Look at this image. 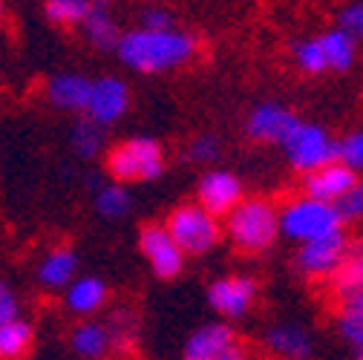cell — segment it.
Returning a JSON list of instances; mask_svg holds the SVG:
<instances>
[{
  "label": "cell",
  "instance_id": "1",
  "mask_svg": "<svg viewBox=\"0 0 363 360\" xmlns=\"http://www.w3.org/2000/svg\"><path fill=\"white\" fill-rule=\"evenodd\" d=\"M116 52L124 67L145 75H156V72H170L191 64L196 58V38L176 26L170 29L139 26L133 32H121Z\"/></svg>",
  "mask_w": 363,
  "mask_h": 360
},
{
  "label": "cell",
  "instance_id": "2",
  "mask_svg": "<svg viewBox=\"0 0 363 360\" xmlns=\"http://www.w3.org/2000/svg\"><path fill=\"white\" fill-rule=\"evenodd\" d=\"M222 219H225L222 234H228L231 245L240 254H262L280 237L277 205L262 196H251V199L242 196Z\"/></svg>",
  "mask_w": 363,
  "mask_h": 360
},
{
  "label": "cell",
  "instance_id": "3",
  "mask_svg": "<svg viewBox=\"0 0 363 360\" xmlns=\"http://www.w3.org/2000/svg\"><path fill=\"white\" fill-rule=\"evenodd\" d=\"M277 216H280V234L297 245L317 240V237H326L332 231H340L346 225L335 202H323L306 193L283 202L277 208Z\"/></svg>",
  "mask_w": 363,
  "mask_h": 360
},
{
  "label": "cell",
  "instance_id": "4",
  "mask_svg": "<svg viewBox=\"0 0 363 360\" xmlns=\"http://www.w3.org/2000/svg\"><path fill=\"white\" fill-rule=\"evenodd\" d=\"M104 170L110 173V179H116L121 185L153 182V179L164 173V150L150 136H133L110 147L104 159Z\"/></svg>",
  "mask_w": 363,
  "mask_h": 360
},
{
  "label": "cell",
  "instance_id": "5",
  "mask_svg": "<svg viewBox=\"0 0 363 360\" xmlns=\"http://www.w3.org/2000/svg\"><path fill=\"white\" fill-rule=\"evenodd\" d=\"M164 228L173 242L185 251V257H202L222 242V222L199 202L179 205L167 213Z\"/></svg>",
  "mask_w": 363,
  "mask_h": 360
},
{
  "label": "cell",
  "instance_id": "6",
  "mask_svg": "<svg viewBox=\"0 0 363 360\" xmlns=\"http://www.w3.org/2000/svg\"><path fill=\"white\" fill-rule=\"evenodd\" d=\"M182 360H251V349L228 320H213L191 332Z\"/></svg>",
  "mask_w": 363,
  "mask_h": 360
},
{
  "label": "cell",
  "instance_id": "7",
  "mask_svg": "<svg viewBox=\"0 0 363 360\" xmlns=\"http://www.w3.org/2000/svg\"><path fill=\"white\" fill-rule=\"evenodd\" d=\"M283 147H286L289 164L294 170H300V173H308L314 167L337 159V142L320 124L297 121V127L289 133V139L283 142Z\"/></svg>",
  "mask_w": 363,
  "mask_h": 360
},
{
  "label": "cell",
  "instance_id": "8",
  "mask_svg": "<svg viewBox=\"0 0 363 360\" xmlns=\"http://www.w3.org/2000/svg\"><path fill=\"white\" fill-rule=\"evenodd\" d=\"M257 294H259V286L254 277L228 274V277H219L208 286V305L222 320L234 323V320H242L251 314V308L257 305Z\"/></svg>",
  "mask_w": 363,
  "mask_h": 360
},
{
  "label": "cell",
  "instance_id": "9",
  "mask_svg": "<svg viewBox=\"0 0 363 360\" xmlns=\"http://www.w3.org/2000/svg\"><path fill=\"white\" fill-rule=\"evenodd\" d=\"M346 248H349L346 228L332 231L326 237H317V240H308V242H300V251H297L300 274L308 277V280H326L340 265Z\"/></svg>",
  "mask_w": 363,
  "mask_h": 360
},
{
  "label": "cell",
  "instance_id": "10",
  "mask_svg": "<svg viewBox=\"0 0 363 360\" xmlns=\"http://www.w3.org/2000/svg\"><path fill=\"white\" fill-rule=\"evenodd\" d=\"M127 110H130V86L121 78H116V75L93 78L86 107H84L86 118H93L101 127H113L116 121H121L127 116Z\"/></svg>",
  "mask_w": 363,
  "mask_h": 360
},
{
  "label": "cell",
  "instance_id": "11",
  "mask_svg": "<svg viewBox=\"0 0 363 360\" xmlns=\"http://www.w3.org/2000/svg\"><path fill=\"white\" fill-rule=\"evenodd\" d=\"M139 248L150 265V271L159 280H176L182 271H185V251H182L173 237L167 234L164 225H147L139 234Z\"/></svg>",
  "mask_w": 363,
  "mask_h": 360
},
{
  "label": "cell",
  "instance_id": "12",
  "mask_svg": "<svg viewBox=\"0 0 363 360\" xmlns=\"http://www.w3.org/2000/svg\"><path fill=\"white\" fill-rule=\"evenodd\" d=\"M242 196H245L242 182H240V176L231 173V170H208V173H202L199 185H196V202L219 219L228 213Z\"/></svg>",
  "mask_w": 363,
  "mask_h": 360
},
{
  "label": "cell",
  "instance_id": "13",
  "mask_svg": "<svg viewBox=\"0 0 363 360\" xmlns=\"http://www.w3.org/2000/svg\"><path fill=\"white\" fill-rule=\"evenodd\" d=\"M297 116L283 107V104H259L251 110V116L245 118V133L248 139L262 142V145H283L289 139V133L297 127Z\"/></svg>",
  "mask_w": 363,
  "mask_h": 360
},
{
  "label": "cell",
  "instance_id": "14",
  "mask_svg": "<svg viewBox=\"0 0 363 360\" xmlns=\"http://www.w3.org/2000/svg\"><path fill=\"white\" fill-rule=\"evenodd\" d=\"M326 280H329V297L335 300V305L363 300V240H349V248L340 265Z\"/></svg>",
  "mask_w": 363,
  "mask_h": 360
},
{
  "label": "cell",
  "instance_id": "15",
  "mask_svg": "<svg viewBox=\"0 0 363 360\" xmlns=\"http://www.w3.org/2000/svg\"><path fill=\"white\" fill-rule=\"evenodd\" d=\"M357 173L352 167H346L343 162H326L320 167H314L308 173H303V193L323 199V202H340V196L354 185Z\"/></svg>",
  "mask_w": 363,
  "mask_h": 360
},
{
  "label": "cell",
  "instance_id": "16",
  "mask_svg": "<svg viewBox=\"0 0 363 360\" xmlns=\"http://www.w3.org/2000/svg\"><path fill=\"white\" fill-rule=\"evenodd\" d=\"M265 349L280 360H311L314 357V337L308 329L297 323H277L262 337Z\"/></svg>",
  "mask_w": 363,
  "mask_h": 360
},
{
  "label": "cell",
  "instance_id": "17",
  "mask_svg": "<svg viewBox=\"0 0 363 360\" xmlns=\"http://www.w3.org/2000/svg\"><path fill=\"white\" fill-rule=\"evenodd\" d=\"M107 297H110L107 283L93 274H86V277L75 274L64 288V305H67V311L78 314V317H93V314H99L107 305Z\"/></svg>",
  "mask_w": 363,
  "mask_h": 360
},
{
  "label": "cell",
  "instance_id": "18",
  "mask_svg": "<svg viewBox=\"0 0 363 360\" xmlns=\"http://www.w3.org/2000/svg\"><path fill=\"white\" fill-rule=\"evenodd\" d=\"M89 84H93V78H86L81 72H58L47 84V101L64 113H84Z\"/></svg>",
  "mask_w": 363,
  "mask_h": 360
},
{
  "label": "cell",
  "instance_id": "19",
  "mask_svg": "<svg viewBox=\"0 0 363 360\" xmlns=\"http://www.w3.org/2000/svg\"><path fill=\"white\" fill-rule=\"evenodd\" d=\"M81 32H84L86 43H93L96 50H104V52L116 50V43L121 38V29L116 23L110 0H93V4H89L86 18L81 21Z\"/></svg>",
  "mask_w": 363,
  "mask_h": 360
},
{
  "label": "cell",
  "instance_id": "20",
  "mask_svg": "<svg viewBox=\"0 0 363 360\" xmlns=\"http://www.w3.org/2000/svg\"><path fill=\"white\" fill-rule=\"evenodd\" d=\"M69 346L81 360H99V357L113 354L107 323L93 320V317H81V323H75V329L69 332Z\"/></svg>",
  "mask_w": 363,
  "mask_h": 360
},
{
  "label": "cell",
  "instance_id": "21",
  "mask_svg": "<svg viewBox=\"0 0 363 360\" xmlns=\"http://www.w3.org/2000/svg\"><path fill=\"white\" fill-rule=\"evenodd\" d=\"M75 274H78V257L64 245L43 254L38 262V283L50 291H64Z\"/></svg>",
  "mask_w": 363,
  "mask_h": 360
},
{
  "label": "cell",
  "instance_id": "22",
  "mask_svg": "<svg viewBox=\"0 0 363 360\" xmlns=\"http://www.w3.org/2000/svg\"><path fill=\"white\" fill-rule=\"evenodd\" d=\"M35 329L21 317L0 323V360H23L32 351Z\"/></svg>",
  "mask_w": 363,
  "mask_h": 360
},
{
  "label": "cell",
  "instance_id": "23",
  "mask_svg": "<svg viewBox=\"0 0 363 360\" xmlns=\"http://www.w3.org/2000/svg\"><path fill=\"white\" fill-rule=\"evenodd\" d=\"M320 40V50H323V58H326V69H335V72H343L354 64V50H357V40L343 32L340 26L337 29H329L326 35L317 38Z\"/></svg>",
  "mask_w": 363,
  "mask_h": 360
},
{
  "label": "cell",
  "instance_id": "24",
  "mask_svg": "<svg viewBox=\"0 0 363 360\" xmlns=\"http://www.w3.org/2000/svg\"><path fill=\"white\" fill-rule=\"evenodd\" d=\"M69 145H72V150H75L78 159H86V162L99 159V156L104 153V147H107L104 127L96 124L93 118L84 116L81 121H75V127H72V133H69Z\"/></svg>",
  "mask_w": 363,
  "mask_h": 360
},
{
  "label": "cell",
  "instance_id": "25",
  "mask_svg": "<svg viewBox=\"0 0 363 360\" xmlns=\"http://www.w3.org/2000/svg\"><path fill=\"white\" fill-rule=\"evenodd\" d=\"M107 329H110L116 354H130L135 349V340H139V317H135L133 308H127V305L116 308L107 320Z\"/></svg>",
  "mask_w": 363,
  "mask_h": 360
},
{
  "label": "cell",
  "instance_id": "26",
  "mask_svg": "<svg viewBox=\"0 0 363 360\" xmlns=\"http://www.w3.org/2000/svg\"><path fill=\"white\" fill-rule=\"evenodd\" d=\"M130 208H133V196L121 182H116V179L96 188V210H99L101 219L118 222L130 213Z\"/></svg>",
  "mask_w": 363,
  "mask_h": 360
},
{
  "label": "cell",
  "instance_id": "27",
  "mask_svg": "<svg viewBox=\"0 0 363 360\" xmlns=\"http://www.w3.org/2000/svg\"><path fill=\"white\" fill-rule=\"evenodd\" d=\"M335 326H337V334L352 349H357L363 343V300L340 303L337 305V314H335Z\"/></svg>",
  "mask_w": 363,
  "mask_h": 360
},
{
  "label": "cell",
  "instance_id": "28",
  "mask_svg": "<svg viewBox=\"0 0 363 360\" xmlns=\"http://www.w3.org/2000/svg\"><path fill=\"white\" fill-rule=\"evenodd\" d=\"M93 0H47L43 4V15L55 26H81V21L89 12Z\"/></svg>",
  "mask_w": 363,
  "mask_h": 360
},
{
  "label": "cell",
  "instance_id": "29",
  "mask_svg": "<svg viewBox=\"0 0 363 360\" xmlns=\"http://www.w3.org/2000/svg\"><path fill=\"white\" fill-rule=\"evenodd\" d=\"M294 61L303 72H326V58H323V50H320V40L317 38H308V40H300L294 43Z\"/></svg>",
  "mask_w": 363,
  "mask_h": 360
},
{
  "label": "cell",
  "instance_id": "30",
  "mask_svg": "<svg viewBox=\"0 0 363 360\" xmlns=\"http://www.w3.org/2000/svg\"><path fill=\"white\" fill-rule=\"evenodd\" d=\"M337 162L352 167L357 176L363 173V130H354L337 142Z\"/></svg>",
  "mask_w": 363,
  "mask_h": 360
},
{
  "label": "cell",
  "instance_id": "31",
  "mask_svg": "<svg viewBox=\"0 0 363 360\" xmlns=\"http://www.w3.org/2000/svg\"><path fill=\"white\" fill-rule=\"evenodd\" d=\"M337 210L346 222H354V219H363V176L354 179V185L340 196L337 202Z\"/></svg>",
  "mask_w": 363,
  "mask_h": 360
},
{
  "label": "cell",
  "instance_id": "32",
  "mask_svg": "<svg viewBox=\"0 0 363 360\" xmlns=\"http://www.w3.org/2000/svg\"><path fill=\"white\" fill-rule=\"evenodd\" d=\"M219 153H222V145H219L216 136H211V133H202V136H196L191 142V147H188V156L196 164H211V162H216Z\"/></svg>",
  "mask_w": 363,
  "mask_h": 360
},
{
  "label": "cell",
  "instance_id": "33",
  "mask_svg": "<svg viewBox=\"0 0 363 360\" xmlns=\"http://www.w3.org/2000/svg\"><path fill=\"white\" fill-rule=\"evenodd\" d=\"M337 26L343 32H349L354 40H363V0H354V4H349L346 9H340Z\"/></svg>",
  "mask_w": 363,
  "mask_h": 360
},
{
  "label": "cell",
  "instance_id": "34",
  "mask_svg": "<svg viewBox=\"0 0 363 360\" xmlns=\"http://www.w3.org/2000/svg\"><path fill=\"white\" fill-rule=\"evenodd\" d=\"M142 26L145 29H170L173 26V15L159 4H147L145 12H142Z\"/></svg>",
  "mask_w": 363,
  "mask_h": 360
},
{
  "label": "cell",
  "instance_id": "35",
  "mask_svg": "<svg viewBox=\"0 0 363 360\" xmlns=\"http://www.w3.org/2000/svg\"><path fill=\"white\" fill-rule=\"evenodd\" d=\"M18 314H21V303H18L15 291H12L4 280H0V323L18 317Z\"/></svg>",
  "mask_w": 363,
  "mask_h": 360
},
{
  "label": "cell",
  "instance_id": "36",
  "mask_svg": "<svg viewBox=\"0 0 363 360\" xmlns=\"http://www.w3.org/2000/svg\"><path fill=\"white\" fill-rule=\"evenodd\" d=\"M352 351H354V360H363V343L357 349H352Z\"/></svg>",
  "mask_w": 363,
  "mask_h": 360
},
{
  "label": "cell",
  "instance_id": "37",
  "mask_svg": "<svg viewBox=\"0 0 363 360\" xmlns=\"http://www.w3.org/2000/svg\"><path fill=\"white\" fill-rule=\"evenodd\" d=\"M0 21H4V0H0Z\"/></svg>",
  "mask_w": 363,
  "mask_h": 360
},
{
  "label": "cell",
  "instance_id": "38",
  "mask_svg": "<svg viewBox=\"0 0 363 360\" xmlns=\"http://www.w3.org/2000/svg\"><path fill=\"white\" fill-rule=\"evenodd\" d=\"M147 4H159V0H147Z\"/></svg>",
  "mask_w": 363,
  "mask_h": 360
},
{
  "label": "cell",
  "instance_id": "39",
  "mask_svg": "<svg viewBox=\"0 0 363 360\" xmlns=\"http://www.w3.org/2000/svg\"><path fill=\"white\" fill-rule=\"evenodd\" d=\"M99 360H107V357H99Z\"/></svg>",
  "mask_w": 363,
  "mask_h": 360
}]
</instances>
